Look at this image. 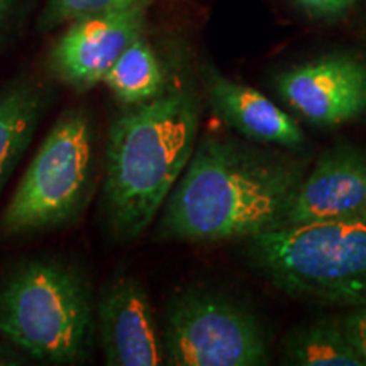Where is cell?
Segmentation results:
<instances>
[{
    "mask_svg": "<svg viewBox=\"0 0 366 366\" xmlns=\"http://www.w3.org/2000/svg\"><path fill=\"white\" fill-rule=\"evenodd\" d=\"M148 0H46L44 11L41 14V29H53L63 22L79 19L89 14L109 11V9L129 7L144 4Z\"/></svg>",
    "mask_w": 366,
    "mask_h": 366,
    "instance_id": "obj_15",
    "label": "cell"
},
{
    "mask_svg": "<svg viewBox=\"0 0 366 366\" xmlns=\"http://www.w3.org/2000/svg\"><path fill=\"white\" fill-rule=\"evenodd\" d=\"M143 29L144 4L73 19L49 53L54 79L76 92L94 89Z\"/></svg>",
    "mask_w": 366,
    "mask_h": 366,
    "instance_id": "obj_7",
    "label": "cell"
},
{
    "mask_svg": "<svg viewBox=\"0 0 366 366\" xmlns=\"http://www.w3.org/2000/svg\"><path fill=\"white\" fill-rule=\"evenodd\" d=\"M17 6H19V0H0V44L4 43L11 31Z\"/></svg>",
    "mask_w": 366,
    "mask_h": 366,
    "instance_id": "obj_18",
    "label": "cell"
},
{
    "mask_svg": "<svg viewBox=\"0 0 366 366\" xmlns=\"http://www.w3.org/2000/svg\"><path fill=\"white\" fill-rule=\"evenodd\" d=\"M342 329L366 366V305H360L355 312L347 315L342 320Z\"/></svg>",
    "mask_w": 366,
    "mask_h": 366,
    "instance_id": "obj_16",
    "label": "cell"
},
{
    "mask_svg": "<svg viewBox=\"0 0 366 366\" xmlns=\"http://www.w3.org/2000/svg\"><path fill=\"white\" fill-rule=\"evenodd\" d=\"M170 366H259L268 363L267 337L248 310L222 297L190 292L168 307L162 331Z\"/></svg>",
    "mask_w": 366,
    "mask_h": 366,
    "instance_id": "obj_6",
    "label": "cell"
},
{
    "mask_svg": "<svg viewBox=\"0 0 366 366\" xmlns=\"http://www.w3.org/2000/svg\"><path fill=\"white\" fill-rule=\"evenodd\" d=\"M355 217H366V157L341 148L302 178L283 226Z\"/></svg>",
    "mask_w": 366,
    "mask_h": 366,
    "instance_id": "obj_10",
    "label": "cell"
},
{
    "mask_svg": "<svg viewBox=\"0 0 366 366\" xmlns=\"http://www.w3.org/2000/svg\"><path fill=\"white\" fill-rule=\"evenodd\" d=\"M104 84L126 105L149 102L163 94L164 75L151 46L141 38L127 46L114 63Z\"/></svg>",
    "mask_w": 366,
    "mask_h": 366,
    "instance_id": "obj_14",
    "label": "cell"
},
{
    "mask_svg": "<svg viewBox=\"0 0 366 366\" xmlns=\"http://www.w3.org/2000/svg\"><path fill=\"white\" fill-rule=\"evenodd\" d=\"M278 94L305 121L336 126L366 112V65L331 54L292 68L277 80Z\"/></svg>",
    "mask_w": 366,
    "mask_h": 366,
    "instance_id": "obj_8",
    "label": "cell"
},
{
    "mask_svg": "<svg viewBox=\"0 0 366 366\" xmlns=\"http://www.w3.org/2000/svg\"><path fill=\"white\" fill-rule=\"evenodd\" d=\"M94 329L90 287L71 264L27 259L0 282V336L36 361L84 363Z\"/></svg>",
    "mask_w": 366,
    "mask_h": 366,
    "instance_id": "obj_3",
    "label": "cell"
},
{
    "mask_svg": "<svg viewBox=\"0 0 366 366\" xmlns=\"http://www.w3.org/2000/svg\"><path fill=\"white\" fill-rule=\"evenodd\" d=\"M48 104L44 86L31 79L0 89V195L33 143Z\"/></svg>",
    "mask_w": 366,
    "mask_h": 366,
    "instance_id": "obj_12",
    "label": "cell"
},
{
    "mask_svg": "<svg viewBox=\"0 0 366 366\" xmlns=\"http://www.w3.org/2000/svg\"><path fill=\"white\" fill-rule=\"evenodd\" d=\"M283 363L297 366H365L342 322L314 320L292 329L283 341Z\"/></svg>",
    "mask_w": 366,
    "mask_h": 366,
    "instance_id": "obj_13",
    "label": "cell"
},
{
    "mask_svg": "<svg viewBox=\"0 0 366 366\" xmlns=\"http://www.w3.org/2000/svg\"><path fill=\"white\" fill-rule=\"evenodd\" d=\"M95 173V129L89 114H61L31 159L9 200L0 231L26 236L49 231L80 214Z\"/></svg>",
    "mask_w": 366,
    "mask_h": 366,
    "instance_id": "obj_5",
    "label": "cell"
},
{
    "mask_svg": "<svg viewBox=\"0 0 366 366\" xmlns=\"http://www.w3.org/2000/svg\"><path fill=\"white\" fill-rule=\"evenodd\" d=\"M299 164L236 141L205 137L163 204L167 239L219 242L280 227L299 189Z\"/></svg>",
    "mask_w": 366,
    "mask_h": 366,
    "instance_id": "obj_1",
    "label": "cell"
},
{
    "mask_svg": "<svg viewBox=\"0 0 366 366\" xmlns=\"http://www.w3.org/2000/svg\"><path fill=\"white\" fill-rule=\"evenodd\" d=\"M97 322L105 363L111 366L167 365L149 297L139 282L119 277L104 287Z\"/></svg>",
    "mask_w": 366,
    "mask_h": 366,
    "instance_id": "obj_9",
    "label": "cell"
},
{
    "mask_svg": "<svg viewBox=\"0 0 366 366\" xmlns=\"http://www.w3.org/2000/svg\"><path fill=\"white\" fill-rule=\"evenodd\" d=\"M251 256L288 295L366 305V217L269 229L251 237Z\"/></svg>",
    "mask_w": 366,
    "mask_h": 366,
    "instance_id": "obj_4",
    "label": "cell"
},
{
    "mask_svg": "<svg viewBox=\"0 0 366 366\" xmlns=\"http://www.w3.org/2000/svg\"><path fill=\"white\" fill-rule=\"evenodd\" d=\"M205 85L217 116L242 136L285 148L304 144V132L299 124L258 90L216 71L205 73Z\"/></svg>",
    "mask_w": 366,
    "mask_h": 366,
    "instance_id": "obj_11",
    "label": "cell"
},
{
    "mask_svg": "<svg viewBox=\"0 0 366 366\" xmlns=\"http://www.w3.org/2000/svg\"><path fill=\"white\" fill-rule=\"evenodd\" d=\"M299 2L315 14H337L350 7L355 0H299Z\"/></svg>",
    "mask_w": 366,
    "mask_h": 366,
    "instance_id": "obj_17",
    "label": "cell"
},
{
    "mask_svg": "<svg viewBox=\"0 0 366 366\" xmlns=\"http://www.w3.org/2000/svg\"><path fill=\"white\" fill-rule=\"evenodd\" d=\"M112 122L105 151L104 202L121 239H134L153 222L197 146L200 102L194 92H163L129 105Z\"/></svg>",
    "mask_w": 366,
    "mask_h": 366,
    "instance_id": "obj_2",
    "label": "cell"
},
{
    "mask_svg": "<svg viewBox=\"0 0 366 366\" xmlns=\"http://www.w3.org/2000/svg\"><path fill=\"white\" fill-rule=\"evenodd\" d=\"M22 351L17 350L16 346H4L0 345V365H24L26 361H22L24 356L21 355Z\"/></svg>",
    "mask_w": 366,
    "mask_h": 366,
    "instance_id": "obj_19",
    "label": "cell"
}]
</instances>
